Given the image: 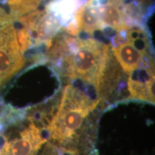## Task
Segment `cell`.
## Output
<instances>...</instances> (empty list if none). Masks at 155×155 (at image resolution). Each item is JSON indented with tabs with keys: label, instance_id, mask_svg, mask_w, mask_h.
<instances>
[{
	"label": "cell",
	"instance_id": "1",
	"mask_svg": "<svg viewBox=\"0 0 155 155\" xmlns=\"http://www.w3.org/2000/svg\"><path fill=\"white\" fill-rule=\"evenodd\" d=\"M108 52V45L94 39L73 38L65 59L69 75L89 83L98 91Z\"/></svg>",
	"mask_w": 155,
	"mask_h": 155
},
{
	"label": "cell",
	"instance_id": "2",
	"mask_svg": "<svg viewBox=\"0 0 155 155\" xmlns=\"http://www.w3.org/2000/svg\"><path fill=\"white\" fill-rule=\"evenodd\" d=\"M98 103L76 87L67 86L59 109L49 126L52 138L60 141L72 138Z\"/></svg>",
	"mask_w": 155,
	"mask_h": 155
},
{
	"label": "cell",
	"instance_id": "3",
	"mask_svg": "<svg viewBox=\"0 0 155 155\" xmlns=\"http://www.w3.org/2000/svg\"><path fill=\"white\" fill-rule=\"evenodd\" d=\"M24 64L12 22L0 26V86L22 68Z\"/></svg>",
	"mask_w": 155,
	"mask_h": 155
},
{
	"label": "cell",
	"instance_id": "4",
	"mask_svg": "<svg viewBox=\"0 0 155 155\" xmlns=\"http://www.w3.org/2000/svg\"><path fill=\"white\" fill-rule=\"evenodd\" d=\"M21 139L7 142L0 155H35L45 141L34 124L20 134Z\"/></svg>",
	"mask_w": 155,
	"mask_h": 155
},
{
	"label": "cell",
	"instance_id": "5",
	"mask_svg": "<svg viewBox=\"0 0 155 155\" xmlns=\"http://www.w3.org/2000/svg\"><path fill=\"white\" fill-rule=\"evenodd\" d=\"M114 55L124 71L131 75L138 69L144 55L129 41L122 42L113 48Z\"/></svg>",
	"mask_w": 155,
	"mask_h": 155
},
{
	"label": "cell",
	"instance_id": "6",
	"mask_svg": "<svg viewBox=\"0 0 155 155\" xmlns=\"http://www.w3.org/2000/svg\"><path fill=\"white\" fill-rule=\"evenodd\" d=\"M128 90L131 98L154 103V75L149 77L144 82L134 79L130 75L128 81Z\"/></svg>",
	"mask_w": 155,
	"mask_h": 155
},
{
	"label": "cell",
	"instance_id": "7",
	"mask_svg": "<svg viewBox=\"0 0 155 155\" xmlns=\"http://www.w3.org/2000/svg\"><path fill=\"white\" fill-rule=\"evenodd\" d=\"M43 0H10V15L14 19L34 11Z\"/></svg>",
	"mask_w": 155,
	"mask_h": 155
},
{
	"label": "cell",
	"instance_id": "8",
	"mask_svg": "<svg viewBox=\"0 0 155 155\" xmlns=\"http://www.w3.org/2000/svg\"><path fill=\"white\" fill-rule=\"evenodd\" d=\"M127 41L131 42L144 55L147 54L149 40L146 32L141 28H129L127 33Z\"/></svg>",
	"mask_w": 155,
	"mask_h": 155
},
{
	"label": "cell",
	"instance_id": "9",
	"mask_svg": "<svg viewBox=\"0 0 155 155\" xmlns=\"http://www.w3.org/2000/svg\"><path fill=\"white\" fill-rule=\"evenodd\" d=\"M21 25H22L21 28H15V30H16V38L19 51L23 55L25 52L31 47L32 40L28 28L22 24Z\"/></svg>",
	"mask_w": 155,
	"mask_h": 155
},
{
	"label": "cell",
	"instance_id": "10",
	"mask_svg": "<svg viewBox=\"0 0 155 155\" xmlns=\"http://www.w3.org/2000/svg\"><path fill=\"white\" fill-rule=\"evenodd\" d=\"M9 1H10V0H9Z\"/></svg>",
	"mask_w": 155,
	"mask_h": 155
}]
</instances>
